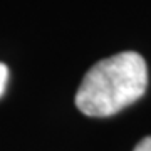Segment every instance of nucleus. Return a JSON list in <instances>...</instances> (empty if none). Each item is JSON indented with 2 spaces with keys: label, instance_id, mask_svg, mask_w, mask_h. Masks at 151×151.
I'll use <instances>...</instances> for the list:
<instances>
[{
  "label": "nucleus",
  "instance_id": "1",
  "mask_svg": "<svg viewBox=\"0 0 151 151\" xmlns=\"http://www.w3.org/2000/svg\"><path fill=\"white\" fill-rule=\"evenodd\" d=\"M148 87V67L138 52L126 50L96 62L76 92V106L86 116L108 118L136 103Z\"/></svg>",
  "mask_w": 151,
  "mask_h": 151
},
{
  "label": "nucleus",
  "instance_id": "2",
  "mask_svg": "<svg viewBox=\"0 0 151 151\" xmlns=\"http://www.w3.org/2000/svg\"><path fill=\"white\" fill-rule=\"evenodd\" d=\"M7 81H9V69H7L5 64H2V62H0V97L4 96Z\"/></svg>",
  "mask_w": 151,
  "mask_h": 151
},
{
  "label": "nucleus",
  "instance_id": "3",
  "mask_svg": "<svg viewBox=\"0 0 151 151\" xmlns=\"http://www.w3.org/2000/svg\"><path fill=\"white\" fill-rule=\"evenodd\" d=\"M133 151H151V136H146L134 146Z\"/></svg>",
  "mask_w": 151,
  "mask_h": 151
}]
</instances>
